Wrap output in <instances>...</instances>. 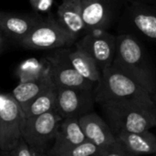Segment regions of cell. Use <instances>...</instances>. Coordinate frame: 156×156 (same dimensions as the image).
<instances>
[{
  "instance_id": "cell-18",
  "label": "cell",
  "mask_w": 156,
  "mask_h": 156,
  "mask_svg": "<svg viewBox=\"0 0 156 156\" xmlns=\"http://www.w3.org/2000/svg\"><path fill=\"white\" fill-rule=\"evenodd\" d=\"M131 23L137 31L149 39L156 40V14L151 10L133 7L131 11Z\"/></svg>"
},
{
  "instance_id": "cell-21",
  "label": "cell",
  "mask_w": 156,
  "mask_h": 156,
  "mask_svg": "<svg viewBox=\"0 0 156 156\" xmlns=\"http://www.w3.org/2000/svg\"><path fill=\"white\" fill-rule=\"evenodd\" d=\"M61 156H108L106 150L86 140L64 152Z\"/></svg>"
},
{
  "instance_id": "cell-4",
  "label": "cell",
  "mask_w": 156,
  "mask_h": 156,
  "mask_svg": "<svg viewBox=\"0 0 156 156\" xmlns=\"http://www.w3.org/2000/svg\"><path fill=\"white\" fill-rule=\"evenodd\" d=\"M61 119L55 111L24 119L22 137L37 153L38 156H48L53 146Z\"/></svg>"
},
{
  "instance_id": "cell-10",
  "label": "cell",
  "mask_w": 156,
  "mask_h": 156,
  "mask_svg": "<svg viewBox=\"0 0 156 156\" xmlns=\"http://www.w3.org/2000/svg\"><path fill=\"white\" fill-rule=\"evenodd\" d=\"M55 112L62 118H80L92 111L95 104L94 90L56 87Z\"/></svg>"
},
{
  "instance_id": "cell-1",
  "label": "cell",
  "mask_w": 156,
  "mask_h": 156,
  "mask_svg": "<svg viewBox=\"0 0 156 156\" xmlns=\"http://www.w3.org/2000/svg\"><path fill=\"white\" fill-rule=\"evenodd\" d=\"M98 104L115 135L123 132L140 133L155 127L156 105L151 93L110 100Z\"/></svg>"
},
{
  "instance_id": "cell-17",
  "label": "cell",
  "mask_w": 156,
  "mask_h": 156,
  "mask_svg": "<svg viewBox=\"0 0 156 156\" xmlns=\"http://www.w3.org/2000/svg\"><path fill=\"white\" fill-rule=\"evenodd\" d=\"M69 58L75 69L96 87L101 79L102 72L92 57L81 48L75 46L74 49H69Z\"/></svg>"
},
{
  "instance_id": "cell-13",
  "label": "cell",
  "mask_w": 156,
  "mask_h": 156,
  "mask_svg": "<svg viewBox=\"0 0 156 156\" xmlns=\"http://www.w3.org/2000/svg\"><path fill=\"white\" fill-rule=\"evenodd\" d=\"M118 142L127 155L156 154V136L150 130L140 133H120Z\"/></svg>"
},
{
  "instance_id": "cell-22",
  "label": "cell",
  "mask_w": 156,
  "mask_h": 156,
  "mask_svg": "<svg viewBox=\"0 0 156 156\" xmlns=\"http://www.w3.org/2000/svg\"><path fill=\"white\" fill-rule=\"evenodd\" d=\"M3 154L9 156H38L37 153L32 149V147L25 141L23 137L18 140L10 151Z\"/></svg>"
},
{
  "instance_id": "cell-19",
  "label": "cell",
  "mask_w": 156,
  "mask_h": 156,
  "mask_svg": "<svg viewBox=\"0 0 156 156\" xmlns=\"http://www.w3.org/2000/svg\"><path fill=\"white\" fill-rule=\"evenodd\" d=\"M57 98V88L52 86L46 91L34 99L25 109L22 110L24 119L31 118L43 114L48 112L55 111Z\"/></svg>"
},
{
  "instance_id": "cell-2",
  "label": "cell",
  "mask_w": 156,
  "mask_h": 156,
  "mask_svg": "<svg viewBox=\"0 0 156 156\" xmlns=\"http://www.w3.org/2000/svg\"><path fill=\"white\" fill-rule=\"evenodd\" d=\"M139 82L148 92H154L156 79L144 50L133 36L122 34L116 38V51L112 64Z\"/></svg>"
},
{
  "instance_id": "cell-7",
  "label": "cell",
  "mask_w": 156,
  "mask_h": 156,
  "mask_svg": "<svg viewBox=\"0 0 156 156\" xmlns=\"http://www.w3.org/2000/svg\"><path fill=\"white\" fill-rule=\"evenodd\" d=\"M69 49L70 48L67 47L56 48L45 57L53 84L56 87L94 90V84L83 78L71 64L69 58Z\"/></svg>"
},
{
  "instance_id": "cell-24",
  "label": "cell",
  "mask_w": 156,
  "mask_h": 156,
  "mask_svg": "<svg viewBox=\"0 0 156 156\" xmlns=\"http://www.w3.org/2000/svg\"><path fill=\"white\" fill-rule=\"evenodd\" d=\"M3 31H2V29L0 28V48H2V46H3V43H4V37H3Z\"/></svg>"
},
{
  "instance_id": "cell-15",
  "label": "cell",
  "mask_w": 156,
  "mask_h": 156,
  "mask_svg": "<svg viewBox=\"0 0 156 156\" xmlns=\"http://www.w3.org/2000/svg\"><path fill=\"white\" fill-rule=\"evenodd\" d=\"M40 18L34 16H20L0 12V28L4 34L20 42L37 24Z\"/></svg>"
},
{
  "instance_id": "cell-12",
  "label": "cell",
  "mask_w": 156,
  "mask_h": 156,
  "mask_svg": "<svg viewBox=\"0 0 156 156\" xmlns=\"http://www.w3.org/2000/svg\"><path fill=\"white\" fill-rule=\"evenodd\" d=\"M87 140L79 118L61 119L57 130L53 146L48 152V156H61L69 148L83 143Z\"/></svg>"
},
{
  "instance_id": "cell-6",
  "label": "cell",
  "mask_w": 156,
  "mask_h": 156,
  "mask_svg": "<svg viewBox=\"0 0 156 156\" xmlns=\"http://www.w3.org/2000/svg\"><path fill=\"white\" fill-rule=\"evenodd\" d=\"M22 110L11 93H0V151L2 154L10 151L22 138Z\"/></svg>"
},
{
  "instance_id": "cell-9",
  "label": "cell",
  "mask_w": 156,
  "mask_h": 156,
  "mask_svg": "<svg viewBox=\"0 0 156 156\" xmlns=\"http://www.w3.org/2000/svg\"><path fill=\"white\" fill-rule=\"evenodd\" d=\"M117 37L104 28H94L86 31L76 42L96 61L101 72L109 67L115 56Z\"/></svg>"
},
{
  "instance_id": "cell-26",
  "label": "cell",
  "mask_w": 156,
  "mask_h": 156,
  "mask_svg": "<svg viewBox=\"0 0 156 156\" xmlns=\"http://www.w3.org/2000/svg\"><path fill=\"white\" fill-rule=\"evenodd\" d=\"M0 142H1V129H0Z\"/></svg>"
},
{
  "instance_id": "cell-5",
  "label": "cell",
  "mask_w": 156,
  "mask_h": 156,
  "mask_svg": "<svg viewBox=\"0 0 156 156\" xmlns=\"http://www.w3.org/2000/svg\"><path fill=\"white\" fill-rule=\"evenodd\" d=\"M145 92L148 91L133 78L110 65L102 70L101 79L94 89V97L96 103H101Z\"/></svg>"
},
{
  "instance_id": "cell-25",
  "label": "cell",
  "mask_w": 156,
  "mask_h": 156,
  "mask_svg": "<svg viewBox=\"0 0 156 156\" xmlns=\"http://www.w3.org/2000/svg\"><path fill=\"white\" fill-rule=\"evenodd\" d=\"M151 95H152V98H153V101H154V102L155 103V105H156V85H155V88H154V92H153Z\"/></svg>"
},
{
  "instance_id": "cell-27",
  "label": "cell",
  "mask_w": 156,
  "mask_h": 156,
  "mask_svg": "<svg viewBox=\"0 0 156 156\" xmlns=\"http://www.w3.org/2000/svg\"><path fill=\"white\" fill-rule=\"evenodd\" d=\"M155 127H156V120H155Z\"/></svg>"
},
{
  "instance_id": "cell-8",
  "label": "cell",
  "mask_w": 156,
  "mask_h": 156,
  "mask_svg": "<svg viewBox=\"0 0 156 156\" xmlns=\"http://www.w3.org/2000/svg\"><path fill=\"white\" fill-rule=\"evenodd\" d=\"M79 122L87 140L106 150L108 156H126L105 119L91 111L80 116Z\"/></svg>"
},
{
  "instance_id": "cell-23",
  "label": "cell",
  "mask_w": 156,
  "mask_h": 156,
  "mask_svg": "<svg viewBox=\"0 0 156 156\" xmlns=\"http://www.w3.org/2000/svg\"><path fill=\"white\" fill-rule=\"evenodd\" d=\"M29 3L36 12H48L54 3V0H29Z\"/></svg>"
},
{
  "instance_id": "cell-11",
  "label": "cell",
  "mask_w": 156,
  "mask_h": 156,
  "mask_svg": "<svg viewBox=\"0 0 156 156\" xmlns=\"http://www.w3.org/2000/svg\"><path fill=\"white\" fill-rule=\"evenodd\" d=\"M85 32L94 28L108 29L113 21L115 5L112 0H80Z\"/></svg>"
},
{
  "instance_id": "cell-16",
  "label": "cell",
  "mask_w": 156,
  "mask_h": 156,
  "mask_svg": "<svg viewBox=\"0 0 156 156\" xmlns=\"http://www.w3.org/2000/svg\"><path fill=\"white\" fill-rule=\"evenodd\" d=\"M55 86L50 77L49 71L45 74L42 78L28 81L19 83L11 92L12 96L19 104L21 110L25 109L34 99L39 96L41 93L46 91L48 89Z\"/></svg>"
},
{
  "instance_id": "cell-20",
  "label": "cell",
  "mask_w": 156,
  "mask_h": 156,
  "mask_svg": "<svg viewBox=\"0 0 156 156\" xmlns=\"http://www.w3.org/2000/svg\"><path fill=\"white\" fill-rule=\"evenodd\" d=\"M48 71V64L45 58L41 60L31 58L22 61L19 64L16 70V75L19 80V83H23L38 80Z\"/></svg>"
},
{
  "instance_id": "cell-3",
  "label": "cell",
  "mask_w": 156,
  "mask_h": 156,
  "mask_svg": "<svg viewBox=\"0 0 156 156\" xmlns=\"http://www.w3.org/2000/svg\"><path fill=\"white\" fill-rule=\"evenodd\" d=\"M77 38L71 35L56 18L49 14L40 18L32 30L19 42L23 48L29 49H56L70 47Z\"/></svg>"
},
{
  "instance_id": "cell-14",
  "label": "cell",
  "mask_w": 156,
  "mask_h": 156,
  "mask_svg": "<svg viewBox=\"0 0 156 156\" xmlns=\"http://www.w3.org/2000/svg\"><path fill=\"white\" fill-rule=\"evenodd\" d=\"M58 20L77 40L85 33L80 0H62L57 10Z\"/></svg>"
}]
</instances>
